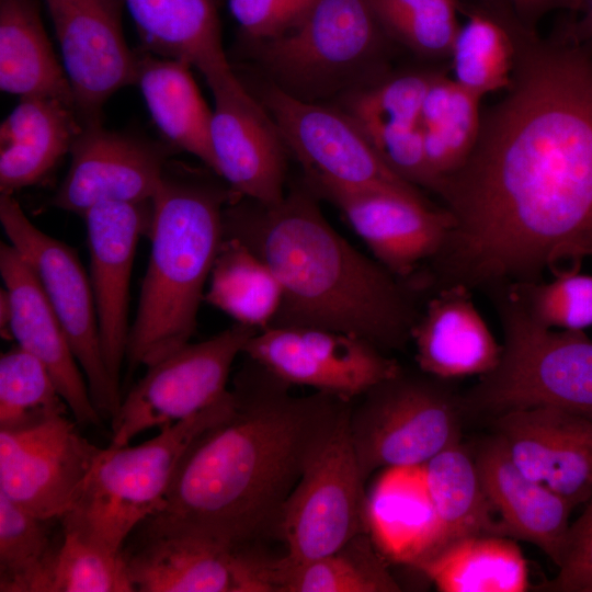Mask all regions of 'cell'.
Returning a JSON list of instances; mask_svg holds the SVG:
<instances>
[{
    "mask_svg": "<svg viewBox=\"0 0 592 592\" xmlns=\"http://www.w3.org/2000/svg\"><path fill=\"white\" fill-rule=\"evenodd\" d=\"M0 88L21 99H56L76 109L36 0H0Z\"/></svg>",
    "mask_w": 592,
    "mask_h": 592,
    "instance_id": "obj_29",
    "label": "cell"
},
{
    "mask_svg": "<svg viewBox=\"0 0 592 592\" xmlns=\"http://www.w3.org/2000/svg\"><path fill=\"white\" fill-rule=\"evenodd\" d=\"M124 556L138 592H244L236 553L210 539L141 532L137 548Z\"/></svg>",
    "mask_w": 592,
    "mask_h": 592,
    "instance_id": "obj_25",
    "label": "cell"
},
{
    "mask_svg": "<svg viewBox=\"0 0 592 592\" xmlns=\"http://www.w3.org/2000/svg\"><path fill=\"white\" fill-rule=\"evenodd\" d=\"M274 592H396L400 585L386 567L368 533L318 558L269 562Z\"/></svg>",
    "mask_w": 592,
    "mask_h": 592,
    "instance_id": "obj_33",
    "label": "cell"
},
{
    "mask_svg": "<svg viewBox=\"0 0 592 592\" xmlns=\"http://www.w3.org/2000/svg\"><path fill=\"white\" fill-rule=\"evenodd\" d=\"M59 519H42L0 492V591L53 592L62 532Z\"/></svg>",
    "mask_w": 592,
    "mask_h": 592,
    "instance_id": "obj_36",
    "label": "cell"
},
{
    "mask_svg": "<svg viewBox=\"0 0 592 592\" xmlns=\"http://www.w3.org/2000/svg\"><path fill=\"white\" fill-rule=\"evenodd\" d=\"M0 221L60 322L95 408L102 418L112 420L123 399L103 357L94 295L78 253L37 228L13 194H0Z\"/></svg>",
    "mask_w": 592,
    "mask_h": 592,
    "instance_id": "obj_9",
    "label": "cell"
},
{
    "mask_svg": "<svg viewBox=\"0 0 592 592\" xmlns=\"http://www.w3.org/2000/svg\"><path fill=\"white\" fill-rule=\"evenodd\" d=\"M223 229L224 238L248 247L281 284L270 327L338 331L384 352L410 341L421 292L337 232L309 186L291 190L274 205L237 196L224 208Z\"/></svg>",
    "mask_w": 592,
    "mask_h": 592,
    "instance_id": "obj_3",
    "label": "cell"
},
{
    "mask_svg": "<svg viewBox=\"0 0 592 592\" xmlns=\"http://www.w3.org/2000/svg\"><path fill=\"white\" fill-rule=\"evenodd\" d=\"M579 13V19H569L561 26L567 36L592 53V0H583Z\"/></svg>",
    "mask_w": 592,
    "mask_h": 592,
    "instance_id": "obj_45",
    "label": "cell"
},
{
    "mask_svg": "<svg viewBox=\"0 0 592 592\" xmlns=\"http://www.w3.org/2000/svg\"><path fill=\"white\" fill-rule=\"evenodd\" d=\"M481 99L454 79L435 73L420 114L431 192L435 193L440 182L456 171L473 150L480 128Z\"/></svg>",
    "mask_w": 592,
    "mask_h": 592,
    "instance_id": "obj_34",
    "label": "cell"
},
{
    "mask_svg": "<svg viewBox=\"0 0 592 592\" xmlns=\"http://www.w3.org/2000/svg\"><path fill=\"white\" fill-rule=\"evenodd\" d=\"M243 354L291 386L352 400L401 366L358 337L311 327H270L247 342Z\"/></svg>",
    "mask_w": 592,
    "mask_h": 592,
    "instance_id": "obj_14",
    "label": "cell"
},
{
    "mask_svg": "<svg viewBox=\"0 0 592 592\" xmlns=\"http://www.w3.org/2000/svg\"><path fill=\"white\" fill-rule=\"evenodd\" d=\"M444 382L401 367L360 396L349 430L364 481L377 469L423 465L458 443L462 399Z\"/></svg>",
    "mask_w": 592,
    "mask_h": 592,
    "instance_id": "obj_8",
    "label": "cell"
},
{
    "mask_svg": "<svg viewBox=\"0 0 592 592\" xmlns=\"http://www.w3.org/2000/svg\"><path fill=\"white\" fill-rule=\"evenodd\" d=\"M83 123H102L105 102L135 84L137 53L122 27L123 0H45Z\"/></svg>",
    "mask_w": 592,
    "mask_h": 592,
    "instance_id": "obj_16",
    "label": "cell"
},
{
    "mask_svg": "<svg viewBox=\"0 0 592 592\" xmlns=\"http://www.w3.org/2000/svg\"><path fill=\"white\" fill-rule=\"evenodd\" d=\"M190 69L186 62L141 49L137 53L135 84L166 143L193 155L215 172L210 143L213 110Z\"/></svg>",
    "mask_w": 592,
    "mask_h": 592,
    "instance_id": "obj_28",
    "label": "cell"
},
{
    "mask_svg": "<svg viewBox=\"0 0 592 592\" xmlns=\"http://www.w3.org/2000/svg\"><path fill=\"white\" fill-rule=\"evenodd\" d=\"M581 267L540 280L504 287L519 299L526 314L538 325L557 330L584 331L592 327V275Z\"/></svg>",
    "mask_w": 592,
    "mask_h": 592,
    "instance_id": "obj_40",
    "label": "cell"
},
{
    "mask_svg": "<svg viewBox=\"0 0 592 592\" xmlns=\"http://www.w3.org/2000/svg\"><path fill=\"white\" fill-rule=\"evenodd\" d=\"M234 408L231 389L198 413L135 446L103 448L78 497L59 519L71 531L121 554L127 537L163 504L183 455Z\"/></svg>",
    "mask_w": 592,
    "mask_h": 592,
    "instance_id": "obj_5",
    "label": "cell"
},
{
    "mask_svg": "<svg viewBox=\"0 0 592 592\" xmlns=\"http://www.w3.org/2000/svg\"><path fill=\"white\" fill-rule=\"evenodd\" d=\"M414 568L442 592H525L530 588L526 560L505 536L460 538Z\"/></svg>",
    "mask_w": 592,
    "mask_h": 592,
    "instance_id": "obj_31",
    "label": "cell"
},
{
    "mask_svg": "<svg viewBox=\"0 0 592 592\" xmlns=\"http://www.w3.org/2000/svg\"><path fill=\"white\" fill-rule=\"evenodd\" d=\"M47 368L18 344L0 356V428L67 414Z\"/></svg>",
    "mask_w": 592,
    "mask_h": 592,
    "instance_id": "obj_39",
    "label": "cell"
},
{
    "mask_svg": "<svg viewBox=\"0 0 592 592\" xmlns=\"http://www.w3.org/2000/svg\"><path fill=\"white\" fill-rule=\"evenodd\" d=\"M488 296L502 329L501 356L460 398L463 409L497 417L554 407L592 421V339L538 325L506 288Z\"/></svg>",
    "mask_w": 592,
    "mask_h": 592,
    "instance_id": "obj_6",
    "label": "cell"
},
{
    "mask_svg": "<svg viewBox=\"0 0 592 592\" xmlns=\"http://www.w3.org/2000/svg\"><path fill=\"white\" fill-rule=\"evenodd\" d=\"M424 465L440 526L435 554L464 537L503 536L500 521L494 520L496 510L485 491L475 457L457 443Z\"/></svg>",
    "mask_w": 592,
    "mask_h": 592,
    "instance_id": "obj_32",
    "label": "cell"
},
{
    "mask_svg": "<svg viewBox=\"0 0 592 592\" xmlns=\"http://www.w3.org/2000/svg\"><path fill=\"white\" fill-rule=\"evenodd\" d=\"M289 388L248 357L234 379L231 412L185 452L143 532L187 534L230 548L276 530L284 503L351 405Z\"/></svg>",
    "mask_w": 592,
    "mask_h": 592,
    "instance_id": "obj_2",
    "label": "cell"
},
{
    "mask_svg": "<svg viewBox=\"0 0 592 592\" xmlns=\"http://www.w3.org/2000/svg\"><path fill=\"white\" fill-rule=\"evenodd\" d=\"M317 0H228L242 35L250 42L277 38L298 29Z\"/></svg>",
    "mask_w": 592,
    "mask_h": 592,
    "instance_id": "obj_42",
    "label": "cell"
},
{
    "mask_svg": "<svg viewBox=\"0 0 592 592\" xmlns=\"http://www.w3.org/2000/svg\"><path fill=\"white\" fill-rule=\"evenodd\" d=\"M261 103L274 119L288 151L301 164L307 182L424 196L385 163L346 112L299 100L273 83L262 93Z\"/></svg>",
    "mask_w": 592,
    "mask_h": 592,
    "instance_id": "obj_12",
    "label": "cell"
},
{
    "mask_svg": "<svg viewBox=\"0 0 592 592\" xmlns=\"http://www.w3.org/2000/svg\"><path fill=\"white\" fill-rule=\"evenodd\" d=\"M0 274L10 301L9 333L47 368L80 425H98L87 379L34 272L11 244H0Z\"/></svg>",
    "mask_w": 592,
    "mask_h": 592,
    "instance_id": "obj_21",
    "label": "cell"
},
{
    "mask_svg": "<svg viewBox=\"0 0 592 592\" xmlns=\"http://www.w3.org/2000/svg\"><path fill=\"white\" fill-rule=\"evenodd\" d=\"M514 8L521 20L535 29V24L545 14L565 10L580 12L583 0H506Z\"/></svg>",
    "mask_w": 592,
    "mask_h": 592,
    "instance_id": "obj_44",
    "label": "cell"
},
{
    "mask_svg": "<svg viewBox=\"0 0 592 592\" xmlns=\"http://www.w3.org/2000/svg\"><path fill=\"white\" fill-rule=\"evenodd\" d=\"M208 87L215 103L210 143L216 174L239 196L280 203L288 149L274 119L235 70Z\"/></svg>",
    "mask_w": 592,
    "mask_h": 592,
    "instance_id": "obj_17",
    "label": "cell"
},
{
    "mask_svg": "<svg viewBox=\"0 0 592 592\" xmlns=\"http://www.w3.org/2000/svg\"><path fill=\"white\" fill-rule=\"evenodd\" d=\"M365 519L385 560L414 568L433 556L440 526L425 465L384 468L366 493Z\"/></svg>",
    "mask_w": 592,
    "mask_h": 592,
    "instance_id": "obj_24",
    "label": "cell"
},
{
    "mask_svg": "<svg viewBox=\"0 0 592 592\" xmlns=\"http://www.w3.org/2000/svg\"><path fill=\"white\" fill-rule=\"evenodd\" d=\"M307 184L342 213L375 260L402 281L411 282L422 264L440 252L453 227L451 213L425 196L326 182Z\"/></svg>",
    "mask_w": 592,
    "mask_h": 592,
    "instance_id": "obj_15",
    "label": "cell"
},
{
    "mask_svg": "<svg viewBox=\"0 0 592 592\" xmlns=\"http://www.w3.org/2000/svg\"><path fill=\"white\" fill-rule=\"evenodd\" d=\"M499 436L517 468L574 509L592 496V421L554 407L497 417Z\"/></svg>",
    "mask_w": 592,
    "mask_h": 592,
    "instance_id": "obj_20",
    "label": "cell"
},
{
    "mask_svg": "<svg viewBox=\"0 0 592 592\" xmlns=\"http://www.w3.org/2000/svg\"><path fill=\"white\" fill-rule=\"evenodd\" d=\"M485 491L500 516L503 536L537 546L558 566L572 505L514 464L503 440L487 441L475 456Z\"/></svg>",
    "mask_w": 592,
    "mask_h": 592,
    "instance_id": "obj_23",
    "label": "cell"
},
{
    "mask_svg": "<svg viewBox=\"0 0 592 592\" xmlns=\"http://www.w3.org/2000/svg\"><path fill=\"white\" fill-rule=\"evenodd\" d=\"M505 95L481 113L466 161L435 194L453 227L425 274L487 295L592 258V53L561 26L513 18Z\"/></svg>",
    "mask_w": 592,
    "mask_h": 592,
    "instance_id": "obj_1",
    "label": "cell"
},
{
    "mask_svg": "<svg viewBox=\"0 0 592 592\" xmlns=\"http://www.w3.org/2000/svg\"><path fill=\"white\" fill-rule=\"evenodd\" d=\"M62 527V526H61ZM53 592H133L124 551L112 554L62 528Z\"/></svg>",
    "mask_w": 592,
    "mask_h": 592,
    "instance_id": "obj_41",
    "label": "cell"
},
{
    "mask_svg": "<svg viewBox=\"0 0 592 592\" xmlns=\"http://www.w3.org/2000/svg\"><path fill=\"white\" fill-rule=\"evenodd\" d=\"M435 73H406L350 93L346 113L374 148L396 135L420 127L425 94Z\"/></svg>",
    "mask_w": 592,
    "mask_h": 592,
    "instance_id": "obj_37",
    "label": "cell"
},
{
    "mask_svg": "<svg viewBox=\"0 0 592 592\" xmlns=\"http://www.w3.org/2000/svg\"><path fill=\"white\" fill-rule=\"evenodd\" d=\"M410 341L419 369L443 380L480 377L498 365L502 351L473 292L462 285L434 292L413 325Z\"/></svg>",
    "mask_w": 592,
    "mask_h": 592,
    "instance_id": "obj_22",
    "label": "cell"
},
{
    "mask_svg": "<svg viewBox=\"0 0 592 592\" xmlns=\"http://www.w3.org/2000/svg\"><path fill=\"white\" fill-rule=\"evenodd\" d=\"M258 330L235 322L197 343H186L147 372L122 400L109 446L129 444L152 428L162 429L208 408L227 391L235 358Z\"/></svg>",
    "mask_w": 592,
    "mask_h": 592,
    "instance_id": "obj_10",
    "label": "cell"
},
{
    "mask_svg": "<svg viewBox=\"0 0 592 592\" xmlns=\"http://www.w3.org/2000/svg\"><path fill=\"white\" fill-rule=\"evenodd\" d=\"M173 147L102 123L83 125L70 149V166L50 205L78 215L103 202L150 201Z\"/></svg>",
    "mask_w": 592,
    "mask_h": 592,
    "instance_id": "obj_18",
    "label": "cell"
},
{
    "mask_svg": "<svg viewBox=\"0 0 592 592\" xmlns=\"http://www.w3.org/2000/svg\"><path fill=\"white\" fill-rule=\"evenodd\" d=\"M386 35L419 55H451L459 31L458 0H367Z\"/></svg>",
    "mask_w": 592,
    "mask_h": 592,
    "instance_id": "obj_38",
    "label": "cell"
},
{
    "mask_svg": "<svg viewBox=\"0 0 592 592\" xmlns=\"http://www.w3.org/2000/svg\"><path fill=\"white\" fill-rule=\"evenodd\" d=\"M558 573L544 583L545 591L592 592V496L581 515L570 524Z\"/></svg>",
    "mask_w": 592,
    "mask_h": 592,
    "instance_id": "obj_43",
    "label": "cell"
},
{
    "mask_svg": "<svg viewBox=\"0 0 592 592\" xmlns=\"http://www.w3.org/2000/svg\"><path fill=\"white\" fill-rule=\"evenodd\" d=\"M351 407L283 505L276 531L286 543L288 560L321 557L367 533L365 481L349 430Z\"/></svg>",
    "mask_w": 592,
    "mask_h": 592,
    "instance_id": "obj_11",
    "label": "cell"
},
{
    "mask_svg": "<svg viewBox=\"0 0 592 592\" xmlns=\"http://www.w3.org/2000/svg\"><path fill=\"white\" fill-rule=\"evenodd\" d=\"M83 127L77 110L49 98H22L0 125V194L38 183Z\"/></svg>",
    "mask_w": 592,
    "mask_h": 592,
    "instance_id": "obj_26",
    "label": "cell"
},
{
    "mask_svg": "<svg viewBox=\"0 0 592 592\" xmlns=\"http://www.w3.org/2000/svg\"><path fill=\"white\" fill-rule=\"evenodd\" d=\"M236 196L210 169L169 160L151 198L150 257L126 357L130 372L190 342Z\"/></svg>",
    "mask_w": 592,
    "mask_h": 592,
    "instance_id": "obj_4",
    "label": "cell"
},
{
    "mask_svg": "<svg viewBox=\"0 0 592 592\" xmlns=\"http://www.w3.org/2000/svg\"><path fill=\"white\" fill-rule=\"evenodd\" d=\"M385 32L367 0H317L295 31L250 42L276 87L308 102L364 88Z\"/></svg>",
    "mask_w": 592,
    "mask_h": 592,
    "instance_id": "obj_7",
    "label": "cell"
},
{
    "mask_svg": "<svg viewBox=\"0 0 592 592\" xmlns=\"http://www.w3.org/2000/svg\"><path fill=\"white\" fill-rule=\"evenodd\" d=\"M82 217L103 357L112 380L119 387L130 329L132 269L139 238L149 232L151 200L99 203Z\"/></svg>",
    "mask_w": 592,
    "mask_h": 592,
    "instance_id": "obj_19",
    "label": "cell"
},
{
    "mask_svg": "<svg viewBox=\"0 0 592 592\" xmlns=\"http://www.w3.org/2000/svg\"><path fill=\"white\" fill-rule=\"evenodd\" d=\"M102 451L66 414L0 428V492L33 515L60 519Z\"/></svg>",
    "mask_w": 592,
    "mask_h": 592,
    "instance_id": "obj_13",
    "label": "cell"
},
{
    "mask_svg": "<svg viewBox=\"0 0 592 592\" xmlns=\"http://www.w3.org/2000/svg\"><path fill=\"white\" fill-rule=\"evenodd\" d=\"M281 298V284L270 266L240 241L224 238L204 301L261 331L272 325Z\"/></svg>",
    "mask_w": 592,
    "mask_h": 592,
    "instance_id": "obj_35",
    "label": "cell"
},
{
    "mask_svg": "<svg viewBox=\"0 0 592 592\" xmlns=\"http://www.w3.org/2000/svg\"><path fill=\"white\" fill-rule=\"evenodd\" d=\"M467 15L453 43L454 80L483 96L510 87L514 66L512 19L516 13L506 0H458Z\"/></svg>",
    "mask_w": 592,
    "mask_h": 592,
    "instance_id": "obj_30",
    "label": "cell"
},
{
    "mask_svg": "<svg viewBox=\"0 0 592 592\" xmlns=\"http://www.w3.org/2000/svg\"><path fill=\"white\" fill-rule=\"evenodd\" d=\"M143 49L197 68L207 84L234 72L221 43L217 0H123Z\"/></svg>",
    "mask_w": 592,
    "mask_h": 592,
    "instance_id": "obj_27",
    "label": "cell"
}]
</instances>
